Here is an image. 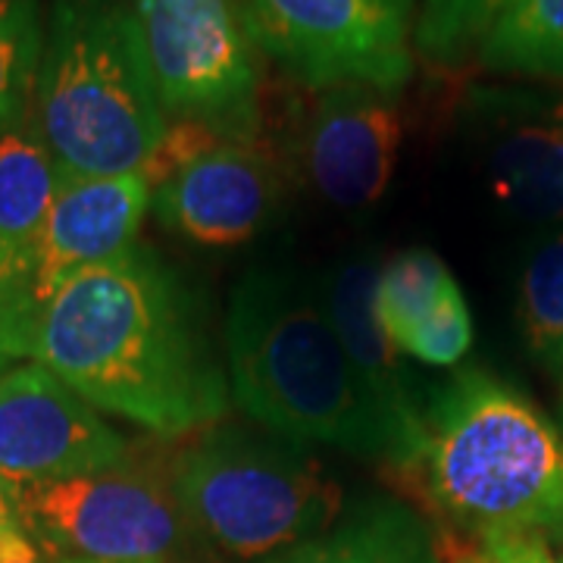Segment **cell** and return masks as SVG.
Returning <instances> with one entry per match:
<instances>
[{"label":"cell","mask_w":563,"mask_h":563,"mask_svg":"<svg viewBox=\"0 0 563 563\" xmlns=\"http://www.w3.org/2000/svg\"><path fill=\"white\" fill-rule=\"evenodd\" d=\"M154 188L144 176H60L41 232L32 295L35 307L85 269L120 257L139 242Z\"/></svg>","instance_id":"13"},{"label":"cell","mask_w":563,"mask_h":563,"mask_svg":"<svg viewBox=\"0 0 563 563\" xmlns=\"http://www.w3.org/2000/svg\"><path fill=\"white\" fill-rule=\"evenodd\" d=\"M517 317L529 354L563 373V229L529 254L517 288Z\"/></svg>","instance_id":"18"},{"label":"cell","mask_w":563,"mask_h":563,"mask_svg":"<svg viewBox=\"0 0 563 563\" xmlns=\"http://www.w3.org/2000/svg\"><path fill=\"white\" fill-rule=\"evenodd\" d=\"M435 558H442L444 563H492V558L483 551V544L473 548L463 539H442L435 544Z\"/></svg>","instance_id":"26"},{"label":"cell","mask_w":563,"mask_h":563,"mask_svg":"<svg viewBox=\"0 0 563 563\" xmlns=\"http://www.w3.org/2000/svg\"><path fill=\"white\" fill-rule=\"evenodd\" d=\"M282 169L254 141L217 139L154 188L157 220L203 247L254 242L282 203Z\"/></svg>","instance_id":"11"},{"label":"cell","mask_w":563,"mask_h":563,"mask_svg":"<svg viewBox=\"0 0 563 563\" xmlns=\"http://www.w3.org/2000/svg\"><path fill=\"white\" fill-rule=\"evenodd\" d=\"M0 563H47L35 539L25 532L13 488L0 476Z\"/></svg>","instance_id":"24"},{"label":"cell","mask_w":563,"mask_h":563,"mask_svg":"<svg viewBox=\"0 0 563 563\" xmlns=\"http://www.w3.org/2000/svg\"><path fill=\"white\" fill-rule=\"evenodd\" d=\"M254 47L307 88L369 85L395 95L413 76V0H235Z\"/></svg>","instance_id":"8"},{"label":"cell","mask_w":563,"mask_h":563,"mask_svg":"<svg viewBox=\"0 0 563 563\" xmlns=\"http://www.w3.org/2000/svg\"><path fill=\"white\" fill-rule=\"evenodd\" d=\"M476 54L492 73L563 81V0H507Z\"/></svg>","instance_id":"17"},{"label":"cell","mask_w":563,"mask_h":563,"mask_svg":"<svg viewBox=\"0 0 563 563\" xmlns=\"http://www.w3.org/2000/svg\"><path fill=\"white\" fill-rule=\"evenodd\" d=\"M422 520L395 501H366L344 523L263 563H435Z\"/></svg>","instance_id":"15"},{"label":"cell","mask_w":563,"mask_h":563,"mask_svg":"<svg viewBox=\"0 0 563 563\" xmlns=\"http://www.w3.org/2000/svg\"><path fill=\"white\" fill-rule=\"evenodd\" d=\"M181 514L225 558L263 561L310 542L342 514V485L298 442L225 426L173 470Z\"/></svg>","instance_id":"5"},{"label":"cell","mask_w":563,"mask_h":563,"mask_svg":"<svg viewBox=\"0 0 563 563\" xmlns=\"http://www.w3.org/2000/svg\"><path fill=\"white\" fill-rule=\"evenodd\" d=\"M57 188L60 169L35 132L32 117H25L0 135V261L29 285Z\"/></svg>","instance_id":"14"},{"label":"cell","mask_w":563,"mask_h":563,"mask_svg":"<svg viewBox=\"0 0 563 563\" xmlns=\"http://www.w3.org/2000/svg\"><path fill=\"white\" fill-rule=\"evenodd\" d=\"M44 25L35 0H0V135L32 110Z\"/></svg>","instance_id":"20"},{"label":"cell","mask_w":563,"mask_h":563,"mask_svg":"<svg viewBox=\"0 0 563 563\" xmlns=\"http://www.w3.org/2000/svg\"><path fill=\"white\" fill-rule=\"evenodd\" d=\"M129 457L101 410L41 363L0 373V476L7 485L98 473Z\"/></svg>","instance_id":"9"},{"label":"cell","mask_w":563,"mask_h":563,"mask_svg":"<svg viewBox=\"0 0 563 563\" xmlns=\"http://www.w3.org/2000/svg\"><path fill=\"white\" fill-rule=\"evenodd\" d=\"M507 0H422L413 51L435 66H461L488 35Z\"/></svg>","instance_id":"21"},{"label":"cell","mask_w":563,"mask_h":563,"mask_svg":"<svg viewBox=\"0 0 563 563\" xmlns=\"http://www.w3.org/2000/svg\"><path fill=\"white\" fill-rule=\"evenodd\" d=\"M473 347V317L463 298L461 285L454 282L442 295L439 307L401 342V354L429 366H454Z\"/></svg>","instance_id":"22"},{"label":"cell","mask_w":563,"mask_h":563,"mask_svg":"<svg viewBox=\"0 0 563 563\" xmlns=\"http://www.w3.org/2000/svg\"><path fill=\"white\" fill-rule=\"evenodd\" d=\"M222 335L229 391L266 432L395 466V442L307 282L282 269L244 273Z\"/></svg>","instance_id":"2"},{"label":"cell","mask_w":563,"mask_h":563,"mask_svg":"<svg viewBox=\"0 0 563 563\" xmlns=\"http://www.w3.org/2000/svg\"><path fill=\"white\" fill-rule=\"evenodd\" d=\"M495 198L529 222L563 220V122H526L488 154Z\"/></svg>","instance_id":"16"},{"label":"cell","mask_w":563,"mask_h":563,"mask_svg":"<svg viewBox=\"0 0 563 563\" xmlns=\"http://www.w3.org/2000/svg\"><path fill=\"white\" fill-rule=\"evenodd\" d=\"M29 357L91 407L166 439L213 426L232 395L195 295L141 242L47 298Z\"/></svg>","instance_id":"1"},{"label":"cell","mask_w":563,"mask_h":563,"mask_svg":"<svg viewBox=\"0 0 563 563\" xmlns=\"http://www.w3.org/2000/svg\"><path fill=\"white\" fill-rule=\"evenodd\" d=\"M401 141V110L391 95L369 85L322 88L301 122L298 169L329 207L369 210L391 185Z\"/></svg>","instance_id":"10"},{"label":"cell","mask_w":563,"mask_h":563,"mask_svg":"<svg viewBox=\"0 0 563 563\" xmlns=\"http://www.w3.org/2000/svg\"><path fill=\"white\" fill-rule=\"evenodd\" d=\"M410 476L470 532H563V429L485 369H463L426 410Z\"/></svg>","instance_id":"3"},{"label":"cell","mask_w":563,"mask_h":563,"mask_svg":"<svg viewBox=\"0 0 563 563\" xmlns=\"http://www.w3.org/2000/svg\"><path fill=\"white\" fill-rule=\"evenodd\" d=\"M561 420H563V407H561Z\"/></svg>","instance_id":"27"},{"label":"cell","mask_w":563,"mask_h":563,"mask_svg":"<svg viewBox=\"0 0 563 563\" xmlns=\"http://www.w3.org/2000/svg\"><path fill=\"white\" fill-rule=\"evenodd\" d=\"M10 488L25 532L57 563H163L185 542L176 485L132 454L98 473Z\"/></svg>","instance_id":"7"},{"label":"cell","mask_w":563,"mask_h":563,"mask_svg":"<svg viewBox=\"0 0 563 563\" xmlns=\"http://www.w3.org/2000/svg\"><path fill=\"white\" fill-rule=\"evenodd\" d=\"M35 320L38 307L32 298V285L0 261V373L29 357Z\"/></svg>","instance_id":"23"},{"label":"cell","mask_w":563,"mask_h":563,"mask_svg":"<svg viewBox=\"0 0 563 563\" xmlns=\"http://www.w3.org/2000/svg\"><path fill=\"white\" fill-rule=\"evenodd\" d=\"M129 13L166 120L225 141L257 139V47L235 0H132Z\"/></svg>","instance_id":"6"},{"label":"cell","mask_w":563,"mask_h":563,"mask_svg":"<svg viewBox=\"0 0 563 563\" xmlns=\"http://www.w3.org/2000/svg\"><path fill=\"white\" fill-rule=\"evenodd\" d=\"M561 563H563V554H561Z\"/></svg>","instance_id":"28"},{"label":"cell","mask_w":563,"mask_h":563,"mask_svg":"<svg viewBox=\"0 0 563 563\" xmlns=\"http://www.w3.org/2000/svg\"><path fill=\"white\" fill-rule=\"evenodd\" d=\"M29 117L60 176H151L169 120L122 0H54Z\"/></svg>","instance_id":"4"},{"label":"cell","mask_w":563,"mask_h":563,"mask_svg":"<svg viewBox=\"0 0 563 563\" xmlns=\"http://www.w3.org/2000/svg\"><path fill=\"white\" fill-rule=\"evenodd\" d=\"M454 285L451 269L429 247H410L379 266L376 279V313L388 339L401 342L420 325Z\"/></svg>","instance_id":"19"},{"label":"cell","mask_w":563,"mask_h":563,"mask_svg":"<svg viewBox=\"0 0 563 563\" xmlns=\"http://www.w3.org/2000/svg\"><path fill=\"white\" fill-rule=\"evenodd\" d=\"M483 551L492 563H561L551 558L542 536L532 532H488L483 536Z\"/></svg>","instance_id":"25"},{"label":"cell","mask_w":563,"mask_h":563,"mask_svg":"<svg viewBox=\"0 0 563 563\" xmlns=\"http://www.w3.org/2000/svg\"><path fill=\"white\" fill-rule=\"evenodd\" d=\"M376 279L379 261L373 254H354L329 269L320 285V298L339 329L366 398L395 442V470L413 473L426 442V410L413 395L398 344L388 339L379 322Z\"/></svg>","instance_id":"12"}]
</instances>
